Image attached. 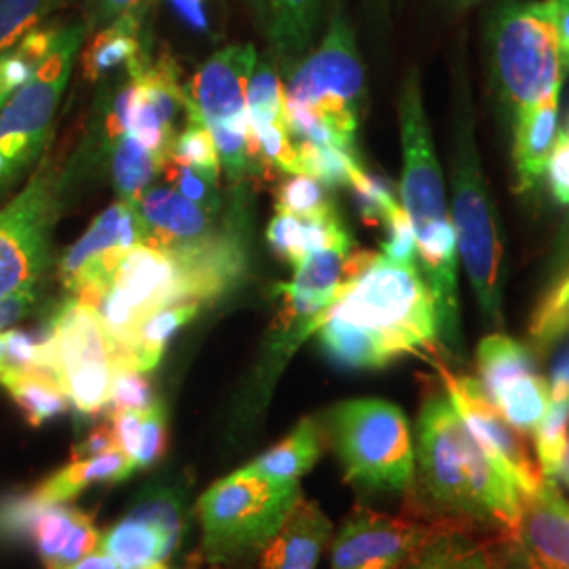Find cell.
<instances>
[{
	"label": "cell",
	"instance_id": "obj_1",
	"mask_svg": "<svg viewBox=\"0 0 569 569\" xmlns=\"http://www.w3.org/2000/svg\"><path fill=\"white\" fill-rule=\"evenodd\" d=\"M336 366L382 369L407 355L437 352L439 312L420 266L376 256L317 329Z\"/></svg>",
	"mask_w": 569,
	"mask_h": 569
},
{
	"label": "cell",
	"instance_id": "obj_2",
	"mask_svg": "<svg viewBox=\"0 0 569 569\" xmlns=\"http://www.w3.org/2000/svg\"><path fill=\"white\" fill-rule=\"evenodd\" d=\"M399 124L403 146L401 207L416 234L420 272L425 277L441 329V346L451 359L462 361V317L458 287V239L449 216L446 182L430 136L418 72H409L399 96Z\"/></svg>",
	"mask_w": 569,
	"mask_h": 569
},
{
	"label": "cell",
	"instance_id": "obj_3",
	"mask_svg": "<svg viewBox=\"0 0 569 569\" xmlns=\"http://www.w3.org/2000/svg\"><path fill=\"white\" fill-rule=\"evenodd\" d=\"M243 244L228 228L182 249L138 244L127 253L91 308L98 310L122 352L143 317L167 306L209 305L224 296L243 274Z\"/></svg>",
	"mask_w": 569,
	"mask_h": 569
},
{
	"label": "cell",
	"instance_id": "obj_4",
	"mask_svg": "<svg viewBox=\"0 0 569 569\" xmlns=\"http://www.w3.org/2000/svg\"><path fill=\"white\" fill-rule=\"evenodd\" d=\"M413 443V491L420 493L427 509L502 529L505 538H512L519 517V491L475 443L446 390L425 399Z\"/></svg>",
	"mask_w": 569,
	"mask_h": 569
},
{
	"label": "cell",
	"instance_id": "obj_5",
	"mask_svg": "<svg viewBox=\"0 0 569 569\" xmlns=\"http://www.w3.org/2000/svg\"><path fill=\"white\" fill-rule=\"evenodd\" d=\"M296 142L329 143L357 152L366 108V68L342 0H333L326 34L284 82Z\"/></svg>",
	"mask_w": 569,
	"mask_h": 569
},
{
	"label": "cell",
	"instance_id": "obj_6",
	"mask_svg": "<svg viewBox=\"0 0 569 569\" xmlns=\"http://www.w3.org/2000/svg\"><path fill=\"white\" fill-rule=\"evenodd\" d=\"M451 220L458 239L460 262L483 321L505 329L507 249L498 209L489 192L475 138V110L470 82L458 77L453 91V152H451Z\"/></svg>",
	"mask_w": 569,
	"mask_h": 569
},
{
	"label": "cell",
	"instance_id": "obj_7",
	"mask_svg": "<svg viewBox=\"0 0 569 569\" xmlns=\"http://www.w3.org/2000/svg\"><path fill=\"white\" fill-rule=\"evenodd\" d=\"M491 93L512 124L533 103L561 93L568 72L555 23V0H500L486 28Z\"/></svg>",
	"mask_w": 569,
	"mask_h": 569
},
{
	"label": "cell",
	"instance_id": "obj_8",
	"mask_svg": "<svg viewBox=\"0 0 569 569\" xmlns=\"http://www.w3.org/2000/svg\"><path fill=\"white\" fill-rule=\"evenodd\" d=\"M346 483L367 493H409L416 483V443L406 411L363 397L329 407L323 420Z\"/></svg>",
	"mask_w": 569,
	"mask_h": 569
},
{
	"label": "cell",
	"instance_id": "obj_9",
	"mask_svg": "<svg viewBox=\"0 0 569 569\" xmlns=\"http://www.w3.org/2000/svg\"><path fill=\"white\" fill-rule=\"evenodd\" d=\"M300 483L279 486L243 468L204 489L194 505L201 552L211 566H239L258 557L300 505Z\"/></svg>",
	"mask_w": 569,
	"mask_h": 569
},
{
	"label": "cell",
	"instance_id": "obj_10",
	"mask_svg": "<svg viewBox=\"0 0 569 569\" xmlns=\"http://www.w3.org/2000/svg\"><path fill=\"white\" fill-rule=\"evenodd\" d=\"M82 164V152L63 161L49 150L20 192L0 207V300L39 291L53 258V230Z\"/></svg>",
	"mask_w": 569,
	"mask_h": 569
},
{
	"label": "cell",
	"instance_id": "obj_11",
	"mask_svg": "<svg viewBox=\"0 0 569 569\" xmlns=\"http://www.w3.org/2000/svg\"><path fill=\"white\" fill-rule=\"evenodd\" d=\"M87 39L82 23L61 26L60 37L30 77L0 108V197L39 163L56 138V117L77 56Z\"/></svg>",
	"mask_w": 569,
	"mask_h": 569
},
{
	"label": "cell",
	"instance_id": "obj_12",
	"mask_svg": "<svg viewBox=\"0 0 569 569\" xmlns=\"http://www.w3.org/2000/svg\"><path fill=\"white\" fill-rule=\"evenodd\" d=\"M37 367L56 378L79 413L98 416L110 403L121 352L98 310L68 298L39 345Z\"/></svg>",
	"mask_w": 569,
	"mask_h": 569
},
{
	"label": "cell",
	"instance_id": "obj_13",
	"mask_svg": "<svg viewBox=\"0 0 569 569\" xmlns=\"http://www.w3.org/2000/svg\"><path fill=\"white\" fill-rule=\"evenodd\" d=\"M258 61L253 44H226L199 66L188 98L209 129L220 167L228 180L241 183L262 167V154L251 131L247 89Z\"/></svg>",
	"mask_w": 569,
	"mask_h": 569
},
{
	"label": "cell",
	"instance_id": "obj_14",
	"mask_svg": "<svg viewBox=\"0 0 569 569\" xmlns=\"http://www.w3.org/2000/svg\"><path fill=\"white\" fill-rule=\"evenodd\" d=\"M475 361L489 403L521 437L533 435L550 406L549 380L538 369L533 348L496 331L479 342Z\"/></svg>",
	"mask_w": 569,
	"mask_h": 569
},
{
	"label": "cell",
	"instance_id": "obj_15",
	"mask_svg": "<svg viewBox=\"0 0 569 569\" xmlns=\"http://www.w3.org/2000/svg\"><path fill=\"white\" fill-rule=\"evenodd\" d=\"M0 540H28L44 569H68L96 550L100 529L81 509L32 491L0 502Z\"/></svg>",
	"mask_w": 569,
	"mask_h": 569
},
{
	"label": "cell",
	"instance_id": "obj_16",
	"mask_svg": "<svg viewBox=\"0 0 569 569\" xmlns=\"http://www.w3.org/2000/svg\"><path fill=\"white\" fill-rule=\"evenodd\" d=\"M146 244L138 204L106 207L60 260V281L70 298L93 305L131 249Z\"/></svg>",
	"mask_w": 569,
	"mask_h": 569
},
{
	"label": "cell",
	"instance_id": "obj_17",
	"mask_svg": "<svg viewBox=\"0 0 569 569\" xmlns=\"http://www.w3.org/2000/svg\"><path fill=\"white\" fill-rule=\"evenodd\" d=\"M182 498L159 489L100 533L98 547L119 569H169V559L183 533Z\"/></svg>",
	"mask_w": 569,
	"mask_h": 569
},
{
	"label": "cell",
	"instance_id": "obj_18",
	"mask_svg": "<svg viewBox=\"0 0 569 569\" xmlns=\"http://www.w3.org/2000/svg\"><path fill=\"white\" fill-rule=\"evenodd\" d=\"M441 378L462 425L489 462L509 479L519 496L536 488L542 481L538 465L531 460L521 435L489 403L477 378L456 376L443 367Z\"/></svg>",
	"mask_w": 569,
	"mask_h": 569
},
{
	"label": "cell",
	"instance_id": "obj_19",
	"mask_svg": "<svg viewBox=\"0 0 569 569\" xmlns=\"http://www.w3.org/2000/svg\"><path fill=\"white\" fill-rule=\"evenodd\" d=\"M432 526L357 505L331 536L329 569H399Z\"/></svg>",
	"mask_w": 569,
	"mask_h": 569
},
{
	"label": "cell",
	"instance_id": "obj_20",
	"mask_svg": "<svg viewBox=\"0 0 569 569\" xmlns=\"http://www.w3.org/2000/svg\"><path fill=\"white\" fill-rule=\"evenodd\" d=\"M133 79V98L129 112V131L138 142L167 161L178 136L176 119L188 112V91L180 84L178 66L169 56L142 61L127 70Z\"/></svg>",
	"mask_w": 569,
	"mask_h": 569
},
{
	"label": "cell",
	"instance_id": "obj_21",
	"mask_svg": "<svg viewBox=\"0 0 569 569\" xmlns=\"http://www.w3.org/2000/svg\"><path fill=\"white\" fill-rule=\"evenodd\" d=\"M536 569H569V500L561 486L542 481L519 496L512 538Z\"/></svg>",
	"mask_w": 569,
	"mask_h": 569
},
{
	"label": "cell",
	"instance_id": "obj_22",
	"mask_svg": "<svg viewBox=\"0 0 569 569\" xmlns=\"http://www.w3.org/2000/svg\"><path fill=\"white\" fill-rule=\"evenodd\" d=\"M247 106L251 131L266 163L274 164L287 176L302 173L300 152L287 114L283 77L268 53L258 56L249 79Z\"/></svg>",
	"mask_w": 569,
	"mask_h": 569
},
{
	"label": "cell",
	"instance_id": "obj_23",
	"mask_svg": "<svg viewBox=\"0 0 569 569\" xmlns=\"http://www.w3.org/2000/svg\"><path fill=\"white\" fill-rule=\"evenodd\" d=\"M138 211L146 230V244L161 249H182L218 234L216 216L201 204L186 199L173 186H150Z\"/></svg>",
	"mask_w": 569,
	"mask_h": 569
},
{
	"label": "cell",
	"instance_id": "obj_24",
	"mask_svg": "<svg viewBox=\"0 0 569 569\" xmlns=\"http://www.w3.org/2000/svg\"><path fill=\"white\" fill-rule=\"evenodd\" d=\"M326 4L327 0H262L268 56L284 79L315 47Z\"/></svg>",
	"mask_w": 569,
	"mask_h": 569
},
{
	"label": "cell",
	"instance_id": "obj_25",
	"mask_svg": "<svg viewBox=\"0 0 569 569\" xmlns=\"http://www.w3.org/2000/svg\"><path fill=\"white\" fill-rule=\"evenodd\" d=\"M333 523L319 502L302 498L260 552L258 569H319Z\"/></svg>",
	"mask_w": 569,
	"mask_h": 569
},
{
	"label": "cell",
	"instance_id": "obj_26",
	"mask_svg": "<svg viewBox=\"0 0 569 569\" xmlns=\"http://www.w3.org/2000/svg\"><path fill=\"white\" fill-rule=\"evenodd\" d=\"M559 96L561 93H552L533 103L512 122V164L517 192H528L547 176L550 150L559 129Z\"/></svg>",
	"mask_w": 569,
	"mask_h": 569
},
{
	"label": "cell",
	"instance_id": "obj_27",
	"mask_svg": "<svg viewBox=\"0 0 569 569\" xmlns=\"http://www.w3.org/2000/svg\"><path fill=\"white\" fill-rule=\"evenodd\" d=\"M266 239L274 249V253L293 268L312 251L355 243L336 207L306 218L277 211L268 224Z\"/></svg>",
	"mask_w": 569,
	"mask_h": 569
},
{
	"label": "cell",
	"instance_id": "obj_28",
	"mask_svg": "<svg viewBox=\"0 0 569 569\" xmlns=\"http://www.w3.org/2000/svg\"><path fill=\"white\" fill-rule=\"evenodd\" d=\"M326 446L323 425L315 418H305L293 427L283 441L266 449L264 453L244 465L243 470L264 477L279 486H296L302 481L305 475L317 467Z\"/></svg>",
	"mask_w": 569,
	"mask_h": 569
},
{
	"label": "cell",
	"instance_id": "obj_29",
	"mask_svg": "<svg viewBox=\"0 0 569 569\" xmlns=\"http://www.w3.org/2000/svg\"><path fill=\"white\" fill-rule=\"evenodd\" d=\"M143 26L146 18L129 13L96 30L82 49V77L91 82L102 81L119 68L131 70L148 60Z\"/></svg>",
	"mask_w": 569,
	"mask_h": 569
},
{
	"label": "cell",
	"instance_id": "obj_30",
	"mask_svg": "<svg viewBox=\"0 0 569 569\" xmlns=\"http://www.w3.org/2000/svg\"><path fill=\"white\" fill-rule=\"evenodd\" d=\"M136 472L133 462L119 451H108L91 458H77L56 470L42 481L34 493L47 502H72L84 489L93 486H112L129 479Z\"/></svg>",
	"mask_w": 569,
	"mask_h": 569
},
{
	"label": "cell",
	"instance_id": "obj_31",
	"mask_svg": "<svg viewBox=\"0 0 569 569\" xmlns=\"http://www.w3.org/2000/svg\"><path fill=\"white\" fill-rule=\"evenodd\" d=\"M201 308L203 306L186 302V305L167 306L143 317L122 348L121 371L129 369V371L150 373L161 363L171 338L183 326H188L201 312Z\"/></svg>",
	"mask_w": 569,
	"mask_h": 569
},
{
	"label": "cell",
	"instance_id": "obj_32",
	"mask_svg": "<svg viewBox=\"0 0 569 569\" xmlns=\"http://www.w3.org/2000/svg\"><path fill=\"white\" fill-rule=\"evenodd\" d=\"M399 569H491V547L460 526L432 528Z\"/></svg>",
	"mask_w": 569,
	"mask_h": 569
},
{
	"label": "cell",
	"instance_id": "obj_33",
	"mask_svg": "<svg viewBox=\"0 0 569 569\" xmlns=\"http://www.w3.org/2000/svg\"><path fill=\"white\" fill-rule=\"evenodd\" d=\"M0 387L9 392L32 427L47 425L70 407L56 378L39 367H7L0 363Z\"/></svg>",
	"mask_w": 569,
	"mask_h": 569
},
{
	"label": "cell",
	"instance_id": "obj_34",
	"mask_svg": "<svg viewBox=\"0 0 569 569\" xmlns=\"http://www.w3.org/2000/svg\"><path fill=\"white\" fill-rule=\"evenodd\" d=\"M110 173L119 194V201L140 203L146 190L163 171V161L138 142L131 133H124L110 148Z\"/></svg>",
	"mask_w": 569,
	"mask_h": 569
},
{
	"label": "cell",
	"instance_id": "obj_35",
	"mask_svg": "<svg viewBox=\"0 0 569 569\" xmlns=\"http://www.w3.org/2000/svg\"><path fill=\"white\" fill-rule=\"evenodd\" d=\"M61 26H39L16 47L0 53V108L9 96L30 77L34 66L51 51L60 37Z\"/></svg>",
	"mask_w": 569,
	"mask_h": 569
},
{
	"label": "cell",
	"instance_id": "obj_36",
	"mask_svg": "<svg viewBox=\"0 0 569 569\" xmlns=\"http://www.w3.org/2000/svg\"><path fill=\"white\" fill-rule=\"evenodd\" d=\"M569 336V270L561 272L529 321L531 348L547 352Z\"/></svg>",
	"mask_w": 569,
	"mask_h": 569
},
{
	"label": "cell",
	"instance_id": "obj_37",
	"mask_svg": "<svg viewBox=\"0 0 569 569\" xmlns=\"http://www.w3.org/2000/svg\"><path fill=\"white\" fill-rule=\"evenodd\" d=\"M296 146L302 161V173L326 183L327 188L348 186L352 169L361 164L359 154L338 146L312 142H296Z\"/></svg>",
	"mask_w": 569,
	"mask_h": 569
},
{
	"label": "cell",
	"instance_id": "obj_38",
	"mask_svg": "<svg viewBox=\"0 0 569 569\" xmlns=\"http://www.w3.org/2000/svg\"><path fill=\"white\" fill-rule=\"evenodd\" d=\"M68 0H0V53L37 30Z\"/></svg>",
	"mask_w": 569,
	"mask_h": 569
},
{
	"label": "cell",
	"instance_id": "obj_39",
	"mask_svg": "<svg viewBox=\"0 0 569 569\" xmlns=\"http://www.w3.org/2000/svg\"><path fill=\"white\" fill-rule=\"evenodd\" d=\"M161 173H164L169 186L182 192L186 199L201 204L211 213H220L222 209L220 169H203V167L164 161Z\"/></svg>",
	"mask_w": 569,
	"mask_h": 569
},
{
	"label": "cell",
	"instance_id": "obj_40",
	"mask_svg": "<svg viewBox=\"0 0 569 569\" xmlns=\"http://www.w3.org/2000/svg\"><path fill=\"white\" fill-rule=\"evenodd\" d=\"M167 161L222 171L216 142H213L209 129L204 127V122L201 121V117L194 112L192 102L188 103L186 127L176 136Z\"/></svg>",
	"mask_w": 569,
	"mask_h": 569
},
{
	"label": "cell",
	"instance_id": "obj_41",
	"mask_svg": "<svg viewBox=\"0 0 569 569\" xmlns=\"http://www.w3.org/2000/svg\"><path fill=\"white\" fill-rule=\"evenodd\" d=\"M327 190L329 188L326 183L305 173L287 176L277 190V211L302 218L323 213L333 207V201L327 197Z\"/></svg>",
	"mask_w": 569,
	"mask_h": 569
},
{
	"label": "cell",
	"instance_id": "obj_42",
	"mask_svg": "<svg viewBox=\"0 0 569 569\" xmlns=\"http://www.w3.org/2000/svg\"><path fill=\"white\" fill-rule=\"evenodd\" d=\"M167 409L161 401H154L148 409H143L142 428H140V441L138 451L133 456L136 470L152 468L167 451Z\"/></svg>",
	"mask_w": 569,
	"mask_h": 569
},
{
	"label": "cell",
	"instance_id": "obj_43",
	"mask_svg": "<svg viewBox=\"0 0 569 569\" xmlns=\"http://www.w3.org/2000/svg\"><path fill=\"white\" fill-rule=\"evenodd\" d=\"M385 224H387V241L382 243V253L395 262L416 264V258H418L416 234L401 203L390 209Z\"/></svg>",
	"mask_w": 569,
	"mask_h": 569
},
{
	"label": "cell",
	"instance_id": "obj_44",
	"mask_svg": "<svg viewBox=\"0 0 569 569\" xmlns=\"http://www.w3.org/2000/svg\"><path fill=\"white\" fill-rule=\"evenodd\" d=\"M154 401L157 399L152 397V387H150L146 373L122 369L117 373L108 407L112 409V413L114 411H127V409L143 411V409L152 406Z\"/></svg>",
	"mask_w": 569,
	"mask_h": 569
},
{
	"label": "cell",
	"instance_id": "obj_45",
	"mask_svg": "<svg viewBox=\"0 0 569 569\" xmlns=\"http://www.w3.org/2000/svg\"><path fill=\"white\" fill-rule=\"evenodd\" d=\"M157 0H84V28L87 34L96 32L110 21L136 13L148 18Z\"/></svg>",
	"mask_w": 569,
	"mask_h": 569
},
{
	"label": "cell",
	"instance_id": "obj_46",
	"mask_svg": "<svg viewBox=\"0 0 569 569\" xmlns=\"http://www.w3.org/2000/svg\"><path fill=\"white\" fill-rule=\"evenodd\" d=\"M547 180L555 201L569 204V114L557 129V138L547 164Z\"/></svg>",
	"mask_w": 569,
	"mask_h": 569
},
{
	"label": "cell",
	"instance_id": "obj_47",
	"mask_svg": "<svg viewBox=\"0 0 569 569\" xmlns=\"http://www.w3.org/2000/svg\"><path fill=\"white\" fill-rule=\"evenodd\" d=\"M143 411L127 409V411H114L110 416V435L114 441V448L122 451L131 462L138 451V441H140V428H142Z\"/></svg>",
	"mask_w": 569,
	"mask_h": 569
},
{
	"label": "cell",
	"instance_id": "obj_48",
	"mask_svg": "<svg viewBox=\"0 0 569 569\" xmlns=\"http://www.w3.org/2000/svg\"><path fill=\"white\" fill-rule=\"evenodd\" d=\"M37 293L39 291H23L18 296L0 300V333L13 329V326L32 310V306L37 302Z\"/></svg>",
	"mask_w": 569,
	"mask_h": 569
},
{
	"label": "cell",
	"instance_id": "obj_49",
	"mask_svg": "<svg viewBox=\"0 0 569 569\" xmlns=\"http://www.w3.org/2000/svg\"><path fill=\"white\" fill-rule=\"evenodd\" d=\"M491 569H536L515 540L502 538L491 545Z\"/></svg>",
	"mask_w": 569,
	"mask_h": 569
},
{
	"label": "cell",
	"instance_id": "obj_50",
	"mask_svg": "<svg viewBox=\"0 0 569 569\" xmlns=\"http://www.w3.org/2000/svg\"><path fill=\"white\" fill-rule=\"evenodd\" d=\"M114 441H112V435H110V427H100L98 430H93L81 446L74 448L72 453V460L77 458H91V456H100V453H108V451H114Z\"/></svg>",
	"mask_w": 569,
	"mask_h": 569
},
{
	"label": "cell",
	"instance_id": "obj_51",
	"mask_svg": "<svg viewBox=\"0 0 569 569\" xmlns=\"http://www.w3.org/2000/svg\"><path fill=\"white\" fill-rule=\"evenodd\" d=\"M555 23L561 47V60L569 74V0H555Z\"/></svg>",
	"mask_w": 569,
	"mask_h": 569
},
{
	"label": "cell",
	"instance_id": "obj_52",
	"mask_svg": "<svg viewBox=\"0 0 569 569\" xmlns=\"http://www.w3.org/2000/svg\"><path fill=\"white\" fill-rule=\"evenodd\" d=\"M550 395L552 397H569V348L563 350L550 371Z\"/></svg>",
	"mask_w": 569,
	"mask_h": 569
},
{
	"label": "cell",
	"instance_id": "obj_53",
	"mask_svg": "<svg viewBox=\"0 0 569 569\" xmlns=\"http://www.w3.org/2000/svg\"><path fill=\"white\" fill-rule=\"evenodd\" d=\"M366 9L376 28H387L390 21V0H366Z\"/></svg>",
	"mask_w": 569,
	"mask_h": 569
},
{
	"label": "cell",
	"instance_id": "obj_54",
	"mask_svg": "<svg viewBox=\"0 0 569 569\" xmlns=\"http://www.w3.org/2000/svg\"><path fill=\"white\" fill-rule=\"evenodd\" d=\"M68 569H119L117 563L106 557L102 550H91L87 557H82L81 561H77L74 566H70Z\"/></svg>",
	"mask_w": 569,
	"mask_h": 569
},
{
	"label": "cell",
	"instance_id": "obj_55",
	"mask_svg": "<svg viewBox=\"0 0 569 569\" xmlns=\"http://www.w3.org/2000/svg\"><path fill=\"white\" fill-rule=\"evenodd\" d=\"M552 266H555V272H557V274L569 270V226L568 230H566V239L557 247V256H555V260H552Z\"/></svg>",
	"mask_w": 569,
	"mask_h": 569
},
{
	"label": "cell",
	"instance_id": "obj_56",
	"mask_svg": "<svg viewBox=\"0 0 569 569\" xmlns=\"http://www.w3.org/2000/svg\"><path fill=\"white\" fill-rule=\"evenodd\" d=\"M483 0H446V7H448L451 13H467L472 7L481 4Z\"/></svg>",
	"mask_w": 569,
	"mask_h": 569
},
{
	"label": "cell",
	"instance_id": "obj_57",
	"mask_svg": "<svg viewBox=\"0 0 569 569\" xmlns=\"http://www.w3.org/2000/svg\"><path fill=\"white\" fill-rule=\"evenodd\" d=\"M258 2H260V4H262V0H258Z\"/></svg>",
	"mask_w": 569,
	"mask_h": 569
}]
</instances>
